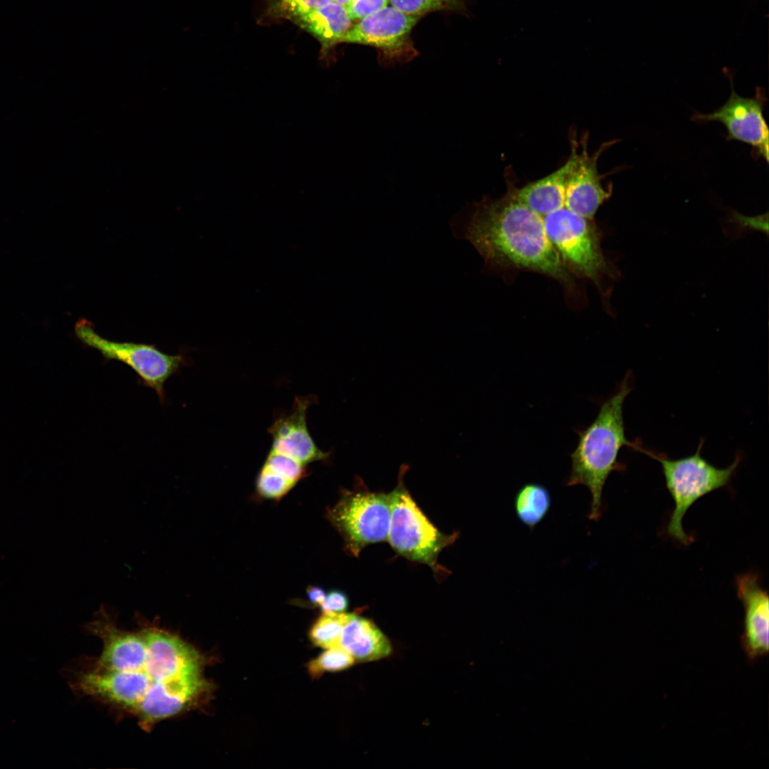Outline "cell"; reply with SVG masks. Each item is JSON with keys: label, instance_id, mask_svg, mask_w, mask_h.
Segmentation results:
<instances>
[{"label": "cell", "instance_id": "6da1fadb", "mask_svg": "<svg viewBox=\"0 0 769 769\" xmlns=\"http://www.w3.org/2000/svg\"><path fill=\"white\" fill-rule=\"evenodd\" d=\"M119 628L101 613L88 628L100 639L98 655L70 671L80 695L135 718L143 730L195 709L209 695L204 656L176 632L140 620Z\"/></svg>", "mask_w": 769, "mask_h": 769}, {"label": "cell", "instance_id": "7a4b0ae2", "mask_svg": "<svg viewBox=\"0 0 769 769\" xmlns=\"http://www.w3.org/2000/svg\"><path fill=\"white\" fill-rule=\"evenodd\" d=\"M516 189L508 185L500 198L466 206L450 221L454 236L468 240L489 267L535 271L571 290L573 276L547 236L543 217L518 198Z\"/></svg>", "mask_w": 769, "mask_h": 769}, {"label": "cell", "instance_id": "3957f363", "mask_svg": "<svg viewBox=\"0 0 769 769\" xmlns=\"http://www.w3.org/2000/svg\"><path fill=\"white\" fill-rule=\"evenodd\" d=\"M632 376L627 372L616 391L600 404L595 420L587 427L576 428L578 443L570 454L571 468L566 486L583 485L591 495L588 518L597 521L602 515V491L614 471L624 466L618 461L623 446L637 449L638 443L625 434L624 403L632 389Z\"/></svg>", "mask_w": 769, "mask_h": 769}, {"label": "cell", "instance_id": "277c9868", "mask_svg": "<svg viewBox=\"0 0 769 769\" xmlns=\"http://www.w3.org/2000/svg\"><path fill=\"white\" fill-rule=\"evenodd\" d=\"M702 447L703 440L694 454L677 459L654 453L641 445L637 449L661 464L666 486L674 502L666 530L671 538L684 545L692 540L682 526L689 508L703 496L726 486L741 462V456H736L728 466L718 468L703 457Z\"/></svg>", "mask_w": 769, "mask_h": 769}, {"label": "cell", "instance_id": "5b68a950", "mask_svg": "<svg viewBox=\"0 0 769 769\" xmlns=\"http://www.w3.org/2000/svg\"><path fill=\"white\" fill-rule=\"evenodd\" d=\"M315 399L314 395L296 397L290 409L274 416L268 429L271 445L262 471L295 486L306 474L310 464L330 457V452L322 451L315 443L307 425L308 409Z\"/></svg>", "mask_w": 769, "mask_h": 769}, {"label": "cell", "instance_id": "8992f818", "mask_svg": "<svg viewBox=\"0 0 769 769\" xmlns=\"http://www.w3.org/2000/svg\"><path fill=\"white\" fill-rule=\"evenodd\" d=\"M547 236L566 268L597 286L607 276L616 278V268L607 261L601 237L593 220L565 206L543 216Z\"/></svg>", "mask_w": 769, "mask_h": 769}, {"label": "cell", "instance_id": "52a82bcc", "mask_svg": "<svg viewBox=\"0 0 769 769\" xmlns=\"http://www.w3.org/2000/svg\"><path fill=\"white\" fill-rule=\"evenodd\" d=\"M389 494L390 521L387 540L399 555L439 572V555L455 541L457 534H444L435 528L417 506L401 478Z\"/></svg>", "mask_w": 769, "mask_h": 769}, {"label": "cell", "instance_id": "ba28073f", "mask_svg": "<svg viewBox=\"0 0 769 769\" xmlns=\"http://www.w3.org/2000/svg\"><path fill=\"white\" fill-rule=\"evenodd\" d=\"M345 547L358 556L367 545L387 540L390 521L389 494L367 490L345 491L328 513Z\"/></svg>", "mask_w": 769, "mask_h": 769}, {"label": "cell", "instance_id": "9c48e42d", "mask_svg": "<svg viewBox=\"0 0 769 769\" xmlns=\"http://www.w3.org/2000/svg\"><path fill=\"white\" fill-rule=\"evenodd\" d=\"M74 331L83 344L98 351L105 359L128 365L145 386L155 391L162 402L164 401V384L179 370L182 355L167 354L153 345L106 339L85 319L75 323Z\"/></svg>", "mask_w": 769, "mask_h": 769}, {"label": "cell", "instance_id": "30bf717a", "mask_svg": "<svg viewBox=\"0 0 769 769\" xmlns=\"http://www.w3.org/2000/svg\"><path fill=\"white\" fill-rule=\"evenodd\" d=\"M419 18L388 5L352 24L339 43L375 47L380 52V62L386 66L406 63L417 54L410 35Z\"/></svg>", "mask_w": 769, "mask_h": 769}, {"label": "cell", "instance_id": "8fae6325", "mask_svg": "<svg viewBox=\"0 0 769 769\" xmlns=\"http://www.w3.org/2000/svg\"><path fill=\"white\" fill-rule=\"evenodd\" d=\"M731 88L729 98L721 107L711 113H695L691 119L699 122H721L727 130V140L750 145L753 153L768 162L769 135L763 116L768 101L765 93L757 88L753 97L744 98L736 93L732 82Z\"/></svg>", "mask_w": 769, "mask_h": 769}, {"label": "cell", "instance_id": "7c38bea8", "mask_svg": "<svg viewBox=\"0 0 769 769\" xmlns=\"http://www.w3.org/2000/svg\"><path fill=\"white\" fill-rule=\"evenodd\" d=\"M587 137L579 142L575 151V160L568 175L565 206L570 211L593 220L599 207L612 194V185L605 188L602 184V176L597 169V161L601 154L616 140L602 144L592 155L587 151Z\"/></svg>", "mask_w": 769, "mask_h": 769}, {"label": "cell", "instance_id": "4fadbf2b", "mask_svg": "<svg viewBox=\"0 0 769 769\" xmlns=\"http://www.w3.org/2000/svg\"><path fill=\"white\" fill-rule=\"evenodd\" d=\"M736 584L744 608L741 645L747 657L755 661L766 655L769 649L768 595L753 573L737 575Z\"/></svg>", "mask_w": 769, "mask_h": 769}, {"label": "cell", "instance_id": "5bb4252c", "mask_svg": "<svg viewBox=\"0 0 769 769\" xmlns=\"http://www.w3.org/2000/svg\"><path fill=\"white\" fill-rule=\"evenodd\" d=\"M573 137L570 141V155L563 166L538 180L516 189L518 198L542 217L565 206L567 178L578 142L576 136Z\"/></svg>", "mask_w": 769, "mask_h": 769}, {"label": "cell", "instance_id": "9a60e30c", "mask_svg": "<svg viewBox=\"0 0 769 769\" xmlns=\"http://www.w3.org/2000/svg\"><path fill=\"white\" fill-rule=\"evenodd\" d=\"M339 646L360 662L385 658L392 651L389 639L372 621L353 613L348 614Z\"/></svg>", "mask_w": 769, "mask_h": 769}, {"label": "cell", "instance_id": "2e32d148", "mask_svg": "<svg viewBox=\"0 0 769 769\" xmlns=\"http://www.w3.org/2000/svg\"><path fill=\"white\" fill-rule=\"evenodd\" d=\"M293 22L320 42L324 55L339 43L352 25L345 8L333 1L298 17Z\"/></svg>", "mask_w": 769, "mask_h": 769}, {"label": "cell", "instance_id": "e0dca14e", "mask_svg": "<svg viewBox=\"0 0 769 769\" xmlns=\"http://www.w3.org/2000/svg\"><path fill=\"white\" fill-rule=\"evenodd\" d=\"M551 496L543 484L527 483L517 491L513 501L518 519L533 530L548 515Z\"/></svg>", "mask_w": 769, "mask_h": 769}, {"label": "cell", "instance_id": "ac0fdd59", "mask_svg": "<svg viewBox=\"0 0 769 769\" xmlns=\"http://www.w3.org/2000/svg\"><path fill=\"white\" fill-rule=\"evenodd\" d=\"M348 613H323L313 624L308 632L310 642L318 647L328 649L339 646L342 630Z\"/></svg>", "mask_w": 769, "mask_h": 769}, {"label": "cell", "instance_id": "d6986e66", "mask_svg": "<svg viewBox=\"0 0 769 769\" xmlns=\"http://www.w3.org/2000/svg\"><path fill=\"white\" fill-rule=\"evenodd\" d=\"M307 664V669L313 679L320 678L325 672L340 671L350 667L355 660L340 646L325 649Z\"/></svg>", "mask_w": 769, "mask_h": 769}, {"label": "cell", "instance_id": "ffe728a7", "mask_svg": "<svg viewBox=\"0 0 769 769\" xmlns=\"http://www.w3.org/2000/svg\"><path fill=\"white\" fill-rule=\"evenodd\" d=\"M768 212L755 216H747L736 211H731L723 226L725 235L736 239L754 231L763 232L768 236Z\"/></svg>", "mask_w": 769, "mask_h": 769}, {"label": "cell", "instance_id": "44dd1931", "mask_svg": "<svg viewBox=\"0 0 769 769\" xmlns=\"http://www.w3.org/2000/svg\"><path fill=\"white\" fill-rule=\"evenodd\" d=\"M392 6L400 11L421 16L439 11L461 10L464 5L460 0H389Z\"/></svg>", "mask_w": 769, "mask_h": 769}, {"label": "cell", "instance_id": "7402d4cb", "mask_svg": "<svg viewBox=\"0 0 769 769\" xmlns=\"http://www.w3.org/2000/svg\"><path fill=\"white\" fill-rule=\"evenodd\" d=\"M331 1L332 0H272L268 11L274 18L293 21Z\"/></svg>", "mask_w": 769, "mask_h": 769}, {"label": "cell", "instance_id": "603a6c76", "mask_svg": "<svg viewBox=\"0 0 769 769\" xmlns=\"http://www.w3.org/2000/svg\"><path fill=\"white\" fill-rule=\"evenodd\" d=\"M293 486L288 481L268 473L260 471L257 476V492L266 498L278 499L285 496Z\"/></svg>", "mask_w": 769, "mask_h": 769}, {"label": "cell", "instance_id": "cb8c5ba5", "mask_svg": "<svg viewBox=\"0 0 769 769\" xmlns=\"http://www.w3.org/2000/svg\"><path fill=\"white\" fill-rule=\"evenodd\" d=\"M389 0H352L345 8L352 21H359L389 5Z\"/></svg>", "mask_w": 769, "mask_h": 769}, {"label": "cell", "instance_id": "d4e9b609", "mask_svg": "<svg viewBox=\"0 0 769 769\" xmlns=\"http://www.w3.org/2000/svg\"><path fill=\"white\" fill-rule=\"evenodd\" d=\"M348 598L347 595L339 590H332L329 592L324 597L323 601L320 604V609L323 613L325 614H338L343 613L348 607Z\"/></svg>", "mask_w": 769, "mask_h": 769}, {"label": "cell", "instance_id": "484cf974", "mask_svg": "<svg viewBox=\"0 0 769 769\" xmlns=\"http://www.w3.org/2000/svg\"><path fill=\"white\" fill-rule=\"evenodd\" d=\"M308 599L313 605H320L325 596V591L320 587L310 586L307 589Z\"/></svg>", "mask_w": 769, "mask_h": 769}, {"label": "cell", "instance_id": "4316f807", "mask_svg": "<svg viewBox=\"0 0 769 769\" xmlns=\"http://www.w3.org/2000/svg\"><path fill=\"white\" fill-rule=\"evenodd\" d=\"M352 0H332V1L344 7L347 6Z\"/></svg>", "mask_w": 769, "mask_h": 769}]
</instances>
